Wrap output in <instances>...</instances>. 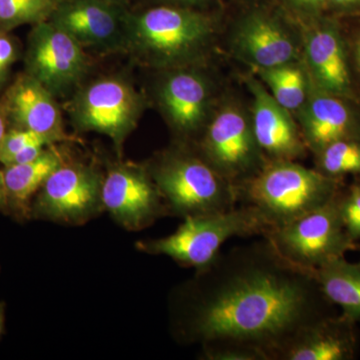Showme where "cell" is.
Listing matches in <instances>:
<instances>
[{"mask_svg": "<svg viewBox=\"0 0 360 360\" xmlns=\"http://www.w3.org/2000/svg\"><path fill=\"white\" fill-rule=\"evenodd\" d=\"M312 272L262 240L219 253L196 271L179 333L210 360H277L304 326L335 314Z\"/></svg>", "mask_w": 360, "mask_h": 360, "instance_id": "6da1fadb", "label": "cell"}, {"mask_svg": "<svg viewBox=\"0 0 360 360\" xmlns=\"http://www.w3.org/2000/svg\"><path fill=\"white\" fill-rule=\"evenodd\" d=\"M236 191L238 202L253 208L271 231L326 205L341 191L340 180L319 170L295 160H271Z\"/></svg>", "mask_w": 360, "mask_h": 360, "instance_id": "7a4b0ae2", "label": "cell"}, {"mask_svg": "<svg viewBox=\"0 0 360 360\" xmlns=\"http://www.w3.org/2000/svg\"><path fill=\"white\" fill-rule=\"evenodd\" d=\"M214 32L208 14L168 6L129 11L127 52L151 68L188 66L200 58Z\"/></svg>", "mask_w": 360, "mask_h": 360, "instance_id": "3957f363", "label": "cell"}, {"mask_svg": "<svg viewBox=\"0 0 360 360\" xmlns=\"http://www.w3.org/2000/svg\"><path fill=\"white\" fill-rule=\"evenodd\" d=\"M168 215L187 217L225 212L238 203L231 181L203 158L186 149H174L148 165Z\"/></svg>", "mask_w": 360, "mask_h": 360, "instance_id": "277c9868", "label": "cell"}, {"mask_svg": "<svg viewBox=\"0 0 360 360\" xmlns=\"http://www.w3.org/2000/svg\"><path fill=\"white\" fill-rule=\"evenodd\" d=\"M269 231L259 214L241 205L225 212L184 217L170 236L136 243L137 250L165 255L182 266L205 269L219 257L221 246L233 238L264 236Z\"/></svg>", "mask_w": 360, "mask_h": 360, "instance_id": "5b68a950", "label": "cell"}, {"mask_svg": "<svg viewBox=\"0 0 360 360\" xmlns=\"http://www.w3.org/2000/svg\"><path fill=\"white\" fill-rule=\"evenodd\" d=\"M290 224L271 229L264 238L291 264L312 272L348 251L359 250V243L348 236L341 219L340 198Z\"/></svg>", "mask_w": 360, "mask_h": 360, "instance_id": "8992f818", "label": "cell"}, {"mask_svg": "<svg viewBox=\"0 0 360 360\" xmlns=\"http://www.w3.org/2000/svg\"><path fill=\"white\" fill-rule=\"evenodd\" d=\"M103 177L96 163L66 155L35 195L30 217L73 226L96 219L104 210Z\"/></svg>", "mask_w": 360, "mask_h": 360, "instance_id": "52a82bcc", "label": "cell"}, {"mask_svg": "<svg viewBox=\"0 0 360 360\" xmlns=\"http://www.w3.org/2000/svg\"><path fill=\"white\" fill-rule=\"evenodd\" d=\"M146 99L122 77H106L85 85L73 97L70 112L77 129L110 137L122 156L125 139L136 127Z\"/></svg>", "mask_w": 360, "mask_h": 360, "instance_id": "ba28073f", "label": "cell"}, {"mask_svg": "<svg viewBox=\"0 0 360 360\" xmlns=\"http://www.w3.org/2000/svg\"><path fill=\"white\" fill-rule=\"evenodd\" d=\"M200 153L236 188L267 161L255 139L251 120L233 105L222 108L213 116L200 142Z\"/></svg>", "mask_w": 360, "mask_h": 360, "instance_id": "9c48e42d", "label": "cell"}, {"mask_svg": "<svg viewBox=\"0 0 360 360\" xmlns=\"http://www.w3.org/2000/svg\"><path fill=\"white\" fill-rule=\"evenodd\" d=\"M103 203L115 222L130 231H141L168 215L148 165L129 161L108 165L104 172Z\"/></svg>", "mask_w": 360, "mask_h": 360, "instance_id": "30bf717a", "label": "cell"}, {"mask_svg": "<svg viewBox=\"0 0 360 360\" xmlns=\"http://www.w3.org/2000/svg\"><path fill=\"white\" fill-rule=\"evenodd\" d=\"M129 11L113 0H61L49 21L85 51L127 52Z\"/></svg>", "mask_w": 360, "mask_h": 360, "instance_id": "8fae6325", "label": "cell"}, {"mask_svg": "<svg viewBox=\"0 0 360 360\" xmlns=\"http://www.w3.org/2000/svg\"><path fill=\"white\" fill-rule=\"evenodd\" d=\"M26 61L28 75L54 96L77 86L90 68L89 58L84 47L51 21L33 28Z\"/></svg>", "mask_w": 360, "mask_h": 360, "instance_id": "7c38bea8", "label": "cell"}, {"mask_svg": "<svg viewBox=\"0 0 360 360\" xmlns=\"http://www.w3.org/2000/svg\"><path fill=\"white\" fill-rule=\"evenodd\" d=\"M167 70L158 89L161 110L177 134H196L207 118L212 98L210 82L188 66Z\"/></svg>", "mask_w": 360, "mask_h": 360, "instance_id": "4fadbf2b", "label": "cell"}, {"mask_svg": "<svg viewBox=\"0 0 360 360\" xmlns=\"http://www.w3.org/2000/svg\"><path fill=\"white\" fill-rule=\"evenodd\" d=\"M232 42L239 58L257 71L290 65L297 58V45L288 28L264 11L246 14Z\"/></svg>", "mask_w": 360, "mask_h": 360, "instance_id": "5bb4252c", "label": "cell"}, {"mask_svg": "<svg viewBox=\"0 0 360 360\" xmlns=\"http://www.w3.org/2000/svg\"><path fill=\"white\" fill-rule=\"evenodd\" d=\"M246 82L253 96L251 125L262 155L267 161L302 158L307 146L290 111L255 78H248Z\"/></svg>", "mask_w": 360, "mask_h": 360, "instance_id": "9a60e30c", "label": "cell"}, {"mask_svg": "<svg viewBox=\"0 0 360 360\" xmlns=\"http://www.w3.org/2000/svg\"><path fill=\"white\" fill-rule=\"evenodd\" d=\"M356 324L331 314L298 331L277 360H352L359 348Z\"/></svg>", "mask_w": 360, "mask_h": 360, "instance_id": "2e32d148", "label": "cell"}, {"mask_svg": "<svg viewBox=\"0 0 360 360\" xmlns=\"http://www.w3.org/2000/svg\"><path fill=\"white\" fill-rule=\"evenodd\" d=\"M54 97L35 78L25 75L11 85L4 104L14 127L44 135L54 144L73 141L63 129L60 110Z\"/></svg>", "mask_w": 360, "mask_h": 360, "instance_id": "e0dca14e", "label": "cell"}, {"mask_svg": "<svg viewBox=\"0 0 360 360\" xmlns=\"http://www.w3.org/2000/svg\"><path fill=\"white\" fill-rule=\"evenodd\" d=\"M307 63L317 89L338 97L352 92L347 53L338 26L319 23L307 40Z\"/></svg>", "mask_w": 360, "mask_h": 360, "instance_id": "ac0fdd59", "label": "cell"}, {"mask_svg": "<svg viewBox=\"0 0 360 360\" xmlns=\"http://www.w3.org/2000/svg\"><path fill=\"white\" fill-rule=\"evenodd\" d=\"M302 112L303 139L315 155L333 142L356 139L354 118L340 97L319 89L314 96L309 92Z\"/></svg>", "mask_w": 360, "mask_h": 360, "instance_id": "d6986e66", "label": "cell"}, {"mask_svg": "<svg viewBox=\"0 0 360 360\" xmlns=\"http://www.w3.org/2000/svg\"><path fill=\"white\" fill-rule=\"evenodd\" d=\"M65 153L56 144L45 148L44 153L30 162L4 167L7 210L16 219H32V201L49 175L60 167Z\"/></svg>", "mask_w": 360, "mask_h": 360, "instance_id": "ffe728a7", "label": "cell"}, {"mask_svg": "<svg viewBox=\"0 0 360 360\" xmlns=\"http://www.w3.org/2000/svg\"><path fill=\"white\" fill-rule=\"evenodd\" d=\"M312 274L329 302L348 319L360 322V262L336 258L314 270Z\"/></svg>", "mask_w": 360, "mask_h": 360, "instance_id": "44dd1931", "label": "cell"}, {"mask_svg": "<svg viewBox=\"0 0 360 360\" xmlns=\"http://www.w3.org/2000/svg\"><path fill=\"white\" fill-rule=\"evenodd\" d=\"M271 96L286 110H302L309 96V84L302 68L290 63L258 70Z\"/></svg>", "mask_w": 360, "mask_h": 360, "instance_id": "7402d4cb", "label": "cell"}, {"mask_svg": "<svg viewBox=\"0 0 360 360\" xmlns=\"http://www.w3.org/2000/svg\"><path fill=\"white\" fill-rule=\"evenodd\" d=\"M61 0H0V27L39 25L51 20Z\"/></svg>", "mask_w": 360, "mask_h": 360, "instance_id": "603a6c76", "label": "cell"}, {"mask_svg": "<svg viewBox=\"0 0 360 360\" xmlns=\"http://www.w3.org/2000/svg\"><path fill=\"white\" fill-rule=\"evenodd\" d=\"M319 169L333 179L343 175L360 174V141L341 139L333 142L316 153Z\"/></svg>", "mask_w": 360, "mask_h": 360, "instance_id": "cb8c5ba5", "label": "cell"}, {"mask_svg": "<svg viewBox=\"0 0 360 360\" xmlns=\"http://www.w3.org/2000/svg\"><path fill=\"white\" fill-rule=\"evenodd\" d=\"M340 208L343 226L355 243H360V184L340 193Z\"/></svg>", "mask_w": 360, "mask_h": 360, "instance_id": "d4e9b609", "label": "cell"}, {"mask_svg": "<svg viewBox=\"0 0 360 360\" xmlns=\"http://www.w3.org/2000/svg\"><path fill=\"white\" fill-rule=\"evenodd\" d=\"M39 139H46L51 142L44 135L37 134L32 130L18 129V127L7 130L0 143V163L6 167L13 160V156L20 153L21 149Z\"/></svg>", "mask_w": 360, "mask_h": 360, "instance_id": "484cf974", "label": "cell"}, {"mask_svg": "<svg viewBox=\"0 0 360 360\" xmlns=\"http://www.w3.org/2000/svg\"><path fill=\"white\" fill-rule=\"evenodd\" d=\"M18 58V49L11 37L0 32V84L4 82L14 61Z\"/></svg>", "mask_w": 360, "mask_h": 360, "instance_id": "4316f807", "label": "cell"}, {"mask_svg": "<svg viewBox=\"0 0 360 360\" xmlns=\"http://www.w3.org/2000/svg\"><path fill=\"white\" fill-rule=\"evenodd\" d=\"M288 6L297 13L309 16L321 15L326 11L328 0H284Z\"/></svg>", "mask_w": 360, "mask_h": 360, "instance_id": "83f0119b", "label": "cell"}, {"mask_svg": "<svg viewBox=\"0 0 360 360\" xmlns=\"http://www.w3.org/2000/svg\"><path fill=\"white\" fill-rule=\"evenodd\" d=\"M326 11L340 15L360 14V0H328Z\"/></svg>", "mask_w": 360, "mask_h": 360, "instance_id": "f1b7e54d", "label": "cell"}, {"mask_svg": "<svg viewBox=\"0 0 360 360\" xmlns=\"http://www.w3.org/2000/svg\"><path fill=\"white\" fill-rule=\"evenodd\" d=\"M161 4L175 6L181 7H189V8L198 9V7L205 6L212 0H158Z\"/></svg>", "mask_w": 360, "mask_h": 360, "instance_id": "f546056e", "label": "cell"}, {"mask_svg": "<svg viewBox=\"0 0 360 360\" xmlns=\"http://www.w3.org/2000/svg\"><path fill=\"white\" fill-rule=\"evenodd\" d=\"M0 212H8V210H7L6 184H4V172H2V170H0Z\"/></svg>", "mask_w": 360, "mask_h": 360, "instance_id": "4dcf8cb0", "label": "cell"}, {"mask_svg": "<svg viewBox=\"0 0 360 360\" xmlns=\"http://www.w3.org/2000/svg\"><path fill=\"white\" fill-rule=\"evenodd\" d=\"M7 120H8V116H7L6 106L4 103H0V143L7 131Z\"/></svg>", "mask_w": 360, "mask_h": 360, "instance_id": "1f68e13d", "label": "cell"}, {"mask_svg": "<svg viewBox=\"0 0 360 360\" xmlns=\"http://www.w3.org/2000/svg\"><path fill=\"white\" fill-rule=\"evenodd\" d=\"M6 330V303L0 302V338Z\"/></svg>", "mask_w": 360, "mask_h": 360, "instance_id": "d6a6232c", "label": "cell"}, {"mask_svg": "<svg viewBox=\"0 0 360 360\" xmlns=\"http://www.w3.org/2000/svg\"><path fill=\"white\" fill-rule=\"evenodd\" d=\"M357 59H359V65L360 68V42L359 44V47H357Z\"/></svg>", "mask_w": 360, "mask_h": 360, "instance_id": "836d02e7", "label": "cell"}, {"mask_svg": "<svg viewBox=\"0 0 360 360\" xmlns=\"http://www.w3.org/2000/svg\"><path fill=\"white\" fill-rule=\"evenodd\" d=\"M113 1L120 2V4H127V0H113Z\"/></svg>", "mask_w": 360, "mask_h": 360, "instance_id": "e575fe53", "label": "cell"}]
</instances>
